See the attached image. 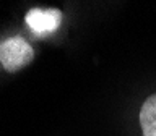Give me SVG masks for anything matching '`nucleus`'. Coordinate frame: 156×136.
Instances as JSON below:
<instances>
[{
	"label": "nucleus",
	"instance_id": "obj_1",
	"mask_svg": "<svg viewBox=\"0 0 156 136\" xmlns=\"http://www.w3.org/2000/svg\"><path fill=\"white\" fill-rule=\"evenodd\" d=\"M34 58V50L23 37L15 36L0 42V63L10 73L26 66Z\"/></svg>",
	"mask_w": 156,
	"mask_h": 136
},
{
	"label": "nucleus",
	"instance_id": "obj_2",
	"mask_svg": "<svg viewBox=\"0 0 156 136\" xmlns=\"http://www.w3.org/2000/svg\"><path fill=\"white\" fill-rule=\"evenodd\" d=\"M63 15L57 8H31L24 16V21L33 32L36 34H47L54 32L60 26Z\"/></svg>",
	"mask_w": 156,
	"mask_h": 136
},
{
	"label": "nucleus",
	"instance_id": "obj_3",
	"mask_svg": "<svg viewBox=\"0 0 156 136\" xmlns=\"http://www.w3.org/2000/svg\"><path fill=\"white\" fill-rule=\"evenodd\" d=\"M140 125L143 136H156V94L150 96L141 105Z\"/></svg>",
	"mask_w": 156,
	"mask_h": 136
}]
</instances>
